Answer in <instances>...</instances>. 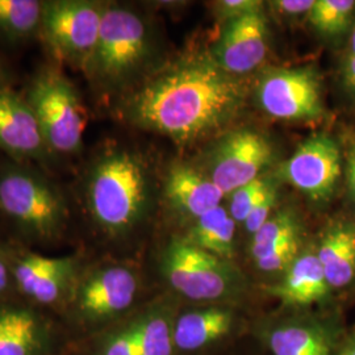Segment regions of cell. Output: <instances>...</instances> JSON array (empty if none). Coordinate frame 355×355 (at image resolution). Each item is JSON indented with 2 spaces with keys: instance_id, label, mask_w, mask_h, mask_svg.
I'll return each instance as SVG.
<instances>
[{
  "instance_id": "484cf974",
  "label": "cell",
  "mask_w": 355,
  "mask_h": 355,
  "mask_svg": "<svg viewBox=\"0 0 355 355\" xmlns=\"http://www.w3.org/2000/svg\"><path fill=\"white\" fill-rule=\"evenodd\" d=\"M270 183L265 179H255L249 184H245L239 190L232 192L230 199V216L234 221L245 223L248 216L253 211L254 207L265 195Z\"/></svg>"
},
{
  "instance_id": "4316f807",
  "label": "cell",
  "mask_w": 355,
  "mask_h": 355,
  "mask_svg": "<svg viewBox=\"0 0 355 355\" xmlns=\"http://www.w3.org/2000/svg\"><path fill=\"white\" fill-rule=\"evenodd\" d=\"M297 250H299V237L274 248L263 257L258 258L255 262L262 271H267V272L280 271L286 267L287 268L291 267L292 263L296 261Z\"/></svg>"
},
{
  "instance_id": "52a82bcc",
  "label": "cell",
  "mask_w": 355,
  "mask_h": 355,
  "mask_svg": "<svg viewBox=\"0 0 355 355\" xmlns=\"http://www.w3.org/2000/svg\"><path fill=\"white\" fill-rule=\"evenodd\" d=\"M104 7L87 0L45 1L40 35L57 58L83 70L99 40Z\"/></svg>"
},
{
  "instance_id": "9a60e30c",
  "label": "cell",
  "mask_w": 355,
  "mask_h": 355,
  "mask_svg": "<svg viewBox=\"0 0 355 355\" xmlns=\"http://www.w3.org/2000/svg\"><path fill=\"white\" fill-rule=\"evenodd\" d=\"M266 54V19L261 11L232 19L216 48L220 67L230 76L253 71Z\"/></svg>"
},
{
  "instance_id": "f35d334b",
  "label": "cell",
  "mask_w": 355,
  "mask_h": 355,
  "mask_svg": "<svg viewBox=\"0 0 355 355\" xmlns=\"http://www.w3.org/2000/svg\"><path fill=\"white\" fill-rule=\"evenodd\" d=\"M62 355H64V354H62ZM73 355H76V354H73Z\"/></svg>"
},
{
  "instance_id": "83f0119b",
  "label": "cell",
  "mask_w": 355,
  "mask_h": 355,
  "mask_svg": "<svg viewBox=\"0 0 355 355\" xmlns=\"http://www.w3.org/2000/svg\"><path fill=\"white\" fill-rule=\"evenodd\" d=\"M96 355H139L135 343L133 324L108 337Z\"/></svg>"
},
{
  "instance_id": "d6986e66",
  "label": "cell",
  "mask_w": 355,
  "mask_h": 355,
  "mask_svg": "<svg viewBox=\"0 0 355 355\" xmlns=\"http://www.w3.org/2000/svg\"><path fill=\"white\" fill-rule=\"evenodd\" d=\"M232 318L223 309H205L178 318L173 329L174 346L189 352L196 350L228 333Z\"/></svg>"
},
{
  "instance_id": "8992f818",
  "label": "cell",
  "mask_w": 355,
  "mask_h": 355,
  "mask_svg": "<svg viewBox=\"0 0 355 355\" xmlns=\"http://www.w3.org/2000/svg\"><path fill=\"white\" fill-rule=\"evenodd\" d=\"M137 292L139 278L128 266L107 265L82 270L62 313L64 322L73 330L98 325L129 309Z\"/></svg>"
},
{
  "instance_id": "2e32d148",
  "label": "cell",
  "mask_w": 355,
  "mask_h": 355,
  "mask_svg": "<svg viewBox=\"0 0 355 355\" xmlns=\"http://www.w3.org/2000/svg\"><path fill=\"white\" fill-rule=\"evenodd\" d=\"M165 196L171 207L199 218L215 209L224 198L212 179L189 166L174 167L166 179Z\"/></svg>"
},
{
  "instance_id": "603a6c76",
  "label": "cell",
  "mask_w": 355,
  "mask_h": 355,
  "mask_svg": "<svg viewBox=\"0 0 355 355\" xmlns=\"http://www.w3.org/2000/svg\"><path fill=\"white\" fill-rule=\"evenodd\" d=\"M135 343L139 355H171L173 330L165 316L152 312L133 322Z\"/></svg>"
},
{
  "instance_id": "f1b7e54d",
  "label": "cell",
  "mask_w": 355,
  "mask_h": 355,
  "mask_svg": "<svg viewBox=\"0 0 355 355\" xmlns=\"http://www.w3.org/2000/svg\"><path fill=\"white\" fill-rule=\"evenodd\" d=\"M275 202H277V191L272 184H270L265 195L254 207L253 211L245 221V227L252 234L258 232L270 220V215H271L272 207L275 205Z\"/></svg>"
},
{
  "instance_id": "8fae6325",
  "label": "cell",
  "mask_w": 355,
  "mask_h": 355,
  "mask_svg": "<svg viewBox=\"0 0 355 355\" xmlns=\"http://www.w3.org/2000/svg\"><path fill=\"white\" fill-rule=\"evenodd\" d=\"M258 99L263 111L275 119L303 120L322 114L320 82L309 69L270 74L261 82Z\"/></svg>"
},
{
  "instance_id": "ac0fdd59",
  "label": "cell",
  "mask_w": 355,
  "mask_h": 355,
  "mask_svg": "<svg viewBox=\"0 0 355 355\" xmlns=\"http://www.w3.org/2000/svg\"><path fill=\"white\" fill-rule=\"evenodd\" d=\"M318 261L330 287H345L355 277V230L347 225L330 229L322 239Z\"/></svg>"
},
{
  "instance_id": "7c38bea8",
  "label": "cell",
  "mask_w": 355,
  "mask_h": 355,
  "mask_svg": "<svg viewBox=\"0 0 355 355\" xmlns=\"http://www.w3.org/2000/svg\"><path fill=\"white\" fill-rule=\"evenodd\" d=\"M271 145L262 135L239 130L218 146L211 179L224 195L232 193L258 179L259 173L271 162Z\"/></svg>"
},
{
  "instance_id": "3957f363",
  "label": "cell",
  "mask_w": 355,
  "mask_h": 355,
  "mask_svg": "<svg viewBox=\"0 0 355 355\" xmlns=\"http://www.w3.org/2000/svg\"><path fill=\"white\" fill-rule=\"evenodd\" d=\"M0 211L31 241L51 243L64 236L69 207L64 193L35 168H0Z\"/></svg>"
},
{
  "instance_id": "d4e9b609",
  "label": "cell",
  "mask_w": 355,
  "mask_h": 355,
  "mask_svg": "<svg viewBox=\"0 0 355 355\" xmlns=\"http://www.w3.org/2000/svg\"><path fill=\"white\" fill-rule=\"evenodd\" d=\"M354 7L353 0H318L309 12V20L320 32L338 35L349 26Z\"/></svg>"
},
{
  "instance_id": "4dcf8cb0",
  "label": "cell",
  "mask_w": 355,
  "mask_h": 355,
  "mask_svg": "<svg viewBox=\"0 0 355 355\" xmlns=\"http://www.w3.org/2000/svg\"><path fill=\"white\" fill-rule=\"evenodd\" d=\"M262 1H254V0H225L220 3L221 12L232 19L241 17L243 15L258 12L261 11Z\"/></svg>"
},
{
  "instance_id": "d590c367",
  "label": "cell",
  "mask_w": 355,
  "mask_h": 355,
  "mask_svg": "<svg viewBox=\"0 0 355 355\" xmlns=\"http://www.w3.org/2000/svg\"><path fill=\"white\" fill-rule=\"evenodd\" d=\"M343 355H355V347L349 349V350H347V352H345Z\"/></svg>"
},
{
  "instance_id": "277c9868",
  "label": "cell",
  "mask_w": 355,
  "mask_h": 355,
  "mask_svg": "<svg viewBox=\"0 0 355 355\" xmlns=\"http://www.w3.org/2000/svg\"><path fill=\"white\" fill-rule=\"evenodd\" d=\"M24 99L51 153L74 155L83 145L86 108L74 83L58 67L45 66L31 80Z\"/></svg>"
},
{
  "instance_id": "5b68a950",
  "label": "cell",
  "mask_w": 355,
  "mask_h": 355,
  "mask_svg": "<svg viewBox=\"0 0 355 355\" xmlns=\"http://www.w3.org/2000/svg\"><path fill=\"white\" fill-rule=\"evenodd\" d=\"M149 53V31L140 15L105 6L96 48L83 71L95 83L116 86L139 73Z\"/></svg>"
},
{
  "instance_id": "836d02e7",
  "label": "cell",
  "mask_w": 355,
  "mask_h": 355,
  "mask_svg": "<svg viewBox=\"0 0 355 355\" xmlns=\"http://www.w3.org/2000/svg\"><path fill=\"white\" fill-rule=\"evenodd\" d=\"M343 76H345V80L349 86H353L355 83V55L352 54L346 64L343 66Z\"/></svg>"
},
{
  "instance_id": "4fadbf2b",
  "label": "cell",
  "mask_w": 355,
  "mask_h": 355,
  "mask_svg": "<svg viewBox=\"0 0 355 355\" xmlns=\"http://www.w3.org/2000/svg\"><path fill=\"white\" fill-rule=\"evenodd\" d=\"M284 174L293 187L312 200H327L341 175V153L328 136L304 141L287 162Z\"/></svg>"
},
{
  "instance_id": "8d00e7d4",
  "label": "cell",
  "mask_w": 355,
  "mask_h": 355,
  "mask_svg": "<svg viewBox=\"0 0 355 355\" xmlns=\"http://www.w3.org/2000/svg\"><path fill=\"white\" fill-rule=\"evenodd\" d=\"M352 48H353V54L355 55V29L353 33V40H352Z\"/></svg>"
},
{
  "instance_id": "74e56055",
  "label": "cell",
  "mask_w": 355,
  "mask_h": 355,
  "mask_svg": "<svg viewBox=\"0 0 355 355\" xmlns=\"http://www.w3.org/2000/svg\"><path fill=\"white\" fill-rule=\"evenodd\" d=\"M350 87H352V89H354V91H355V83H354V85H353V86H350Z\"/></svg>"
},
{
  "instance_id": "44dd1931",
  "label": "cell",
  "mask_w": 355,
  "mask_h": 355,
  "mask_svg": "<svg viewBox=\"0 0 355 355\" xmlns=\"http://www.w3.org/2000/svg\"><path fill=\"white\" fill-rule=\"evenodd\" d=\"M44 4L40 0H0V35L12 42L40 35Z\"/></svg>"
},
{
  "instance_id": "ba28073f",
  "label": "cell",
  "mask_w": 355,
  "mask_h": 355,
  "mask_svg": "<svg viewBox=\"0 0 355 355\" xmlns=\"http://www.w3.org/2000/svg\"><path fill=\"white\" fill-rule=\"evenodd\" d=\"M11 255L15 293L26 304L62 315L82 272L79 258L74 254L48 257L31 250Z\"/></svg>"
},
{
  "instance_id": "e575fe53",
  "label": "cell",
  "mask_w": 355,
  "mask_h": 355,
  "mask_svg": "<svg viewBox=\"0 0 355 355\" xmlns=\"http://www.w3.org/2000/svg\"><path fill=\"white\" fill-rule=\"evenodd\" d=\"M7 89V87H6V76H4L3 67L0 64V89Z\"/></svg>"
},
{
  "instance_id": "ffe728a7",
  "label": "cell",
  "mask_w": 355,
  "mask_h": 355,
  "mask_svg": "<svg viewBox=\"0 0 355 355\" xmlns=\"http://www.w3.org/2000/svg\"><path fill=\"white\" fill-rule=\"evenodd\" d=\"M234 233L236 223L233 217L218 205L198 218L192 229L191 243L221 259H229L233 255Z\"/></svg>"
},
{
  "instance_id": "7402d4cb",
  "label": "cell",
  "mask_w": 355,
  "mask_h": 355,
  "mask_svg": "<svg viewBox=\"0 0 355 355\" xmlns=\"http://www.w3.org/2000/svg\"><path fill=\"white\" fill-rule=\"evenodd\" d=\"M270 347L274 355H329V343L316 330L287 327L272 331Z\"/></svg>"
},
{
  "instance_id": "7a4b0ae2",
  "label": "cell",
  "mask_w": 355,
  "mask_h": 355,
  "mask_svg": "<svg viewBox=\"0 0 355 355\" xmlns=\"http://www.w3.org/2000/svg\"><path fill=\"white\" fill-rule=\"evenodd\" d=\"M85 196L98 228L111 236L124 234L140 223L148 207L146 167L133 153L105 154L89 168Z\"/></svg>"
},
{
  "instance_id": "e0dca14e",
  "label": "cell",
  "mask_w": 355,
  "mask_h": 355,
  "mask_svg": "<svg viewBox=\"0 0 355 355\" xmlns=\"http://www.w3.org/2000/svg\"><path fill=\"white\" fill-rule=\"evenodd\" d=\"M329 290L325 272L315 254L299 257L284 280L271 292L287 305H306L321 300Z\"/></svg>"
},
{
  "instance_id": "6da1fadb",
  "label": "cell",
  "mask_w": 355,
  "mask_h": 355,
  "mask_svg": "<svg viewBox=\"0 0 355 355\" xmlns=\"http://www.w3.org/2000/svg\"><path fill=\"white\" fill-rule=\"evenodd\" d=\"M242 99L241 83L220 66L193 64L153 78L130 96L125 110L139 127L189 141L225 124Z\"/></svg>"
},
{
  "instance_id": "d6a6232c",
  "label": "cell",
  "mask_w": 355,
  "mask_h": 355,
  "mask_svg": "<svg viewBox=\"0 0 355 355\" xmlns=\"http://www.w3.org/2000/svg\"><path fill=\"white\" fill-rule=\"evenodd\" d=\"M347 184L352 195L355 198V145L347 153Z\"/></svg>"
},
{
  "instance_id": "5bb4252c",
  "label": "cell",
  "mask_w": 355,
  "mask_h": 355,
  "mask_svg": "<svg viewBox=\"0 0 355 355\" xmlns=\"http://www.w3.org/2000/svg\"><path fill=\"white\" fill-rule=\"evenodd\" d=\"M0 149L16 161L45 162L53 153L24 96L0 89Z\"/></svg>"
},
{
  "instance_id": "9c48e42d",
  "label": "cell",
  "mask_w": 355,
  "mask_h": 355,
  "mask_svg": "<svg viewBox=\"0 0 355 355\" xmlns=\"http://www.w3.org/2000/svg\"><path fill=\"white\" fill-rule=\"evenodd\" d=\"M162 270L173 288L189 299L212 300L228 290V270L221 258L189 241L167 246Z\"/></svg>"
},
{
  "instance_id": "f546056e",
  "label": "cell",
  "mask_w": 355,
  "mask_h": 355,
  "mask_svg": "<svg viewBox=\"0 0 355 355\" xmlns=\"http://www.w3.org/2000/svg\"><path fill=\"white\" fill-rule=\"evenodd\" d=\"M15 293L12 255L11 252L0 248V303L8 302Z\"/></svg>"
},
{
  "instance_id": "30bf717a",
  "label": "cell",
  "mask_w": 355,
  "mask_h": 355,
  "mask_svg": "<svg viewBox=\"0 0 355 355\" xmlns=\"http://www.w3.org/2000/svg\"><path fill=\"white\" fill-rule=\"evenodd\" d=\"M60 322L24 302L0 303V355H61Z\"/></svg>"
},
{
  "instance_id": "cb8c5ba5",
  "label": "cell",
  "mask_w": 355,
  "mask_h": 355,
  "mask_svg": "<svg viewBox=\"0 0 355 355\" xmlns=\"http://www.w3.org/2000/svg\"><path fill=\"white\" fill-rule=\"evenodd\" d=\"M297 229L295 217L287 211L270 217L266 224L253 234L252 254L254 259L257 261L284 242L297 239Z\"/></svg>"
},
{
  "instance_id": "1f68e13d",
  "label": "cell",
  "mask_w": 355,
  "mask_h": 355,
  "mask_svg": "<svg viewBox=\"0 0 355 355\" xmlns=\"http://www.w3.org/2000/svg\"><path fill=\"white\" fill-rule=\"evenodd\" d=\"M315 1L312 0H280L275 1L274 6L280 12L288 15H300V13L311 12Z\"/></svg>"
}]
</instances>
